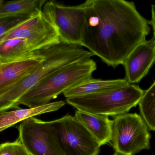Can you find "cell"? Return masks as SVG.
<instances>
[{
    "mask_svg": "<svg viewBox=\"0 0 155 155\" xmlns=\"http://www.w3.org/2000/svg\"><path fill=\"white\" fill-rule=\"evenodd\" d=\"M81 46L108 66L124 65L137 46L150 33L149 22L134 2L87 0Z\"/></svg>",
    "mask_w": 155,
    "mask_h": 155,
    "instance_id": "cell-1",
    "label": "cell"
},
{
    "mask_svg": "<svg viewBox=\"0 0 155 155\" xmlns=\"http://www.w3.org/2000/svg\"><path fill=\"white\" fill-rule=\"evenodd\" d=\"M96 62L91 58L66 66L42 80L28 91L17 103L33 108L47 104L68 89L93 78L97 69Z\"/></svg>",
    "mask_w": 155,
    "mask_h": 155,
    "instance_id": "cell-2",
    "label": "cell"
},
{
    "mask_svg": "<svg viewBox=\"0 0 155 155\" xmlns=\"http://www.w3.org/2000/svg\"><path fill=\"white\" fill-rule=\"evenodd\" d=\"M144 92L139 86L130 84L107 93L67 98L66 101L78 111L114 118L136 107Z\"/></svg>",
    "mask_w": 155,
    "mask_h": 155,
    "instance_id": "cell-3",
    "label": "cell"
},
{
    "mask_svg": "<svg viewBox=\"0 0 155 155\" xmlns=\"http://www.w3.org/2000/svg\"><path fill=\"white\" fill-rule=\"evenodd\" d=\"M114 118L112 142L115 153L135 155L150 149L151 134L141 116L127 113Z\"/></svg>",
    "mask_w": 155,
    "mask_h": 155,
    "instance_id": "cell-4",
    "label": "cell"
},
{
    "mask_svg": "<svg viewBox=\"0 0 155 155\" xmlns=\"http://www.w3.org/2000/svg\"><path fill=\"white\" fill-rule=\"evenodd\" d=\"M51 122L64 155L99 154L101 146L74 116L67 114Z\"/></svg>",
    "mask_w": 155,
    "mask_h": 155,
    "instance_id": "cell-5",
    "label": "cell"
},
{
    "mask_svg": "<svg viewBox=\"0 0 155 155\" xmlns=\"http://www.w3.org/2000/svg\"><path fill=\"white\" fill-rule=\"evenodd\" d=\"M42 12L58 31L61 40L81 45L85 18L84 3L66 5L47 1Z\"/></svg>",
    "mask_w": 155,
    "mask_h": 155,
    "instance_id": "cell-6",
    "label": "cell"
},
{
    "mask_svg": "<svg viewBox=\"0 0 155 155\" xmlns=\"http://www.w3.org/2000/svg\"><path fill=\"white\" fill-rule=\"evenodd\" d=\"M19 139L30 155H65L50 122L34 117L21 122Z\"/></svg>",
    "mask_w": 155,
    "mask_h": 155,
    "instance_id": "cell-7",
    "label": "cell"
},
{
    "mask_svg": "<svg viewBox=\"0 0 155 155\" xmlns=\"http://www.w3.org/2000/svg\"><path fill=\"white\" fill-rule=\"evenodd\" d=\"M15 37L25 39L35 52L60 42L58 31L42 11L31 16L10 31L2 41Z\"/></svg>",
    "mask_w": 155,
    "mask_h": 155,
    "instance_id": "cell-8",
    "label": "cell"
},
{
    "mask_svg": "<svg viewBox=\"0 0 155 155\" xmlns=\"http://www.w3.org/2000/svg\"><path fill=\"white\" fill-rule=\"evenodd\" d=\"M155 63V40L153 37L139 44L124 63V79L130 84L138 83L149 72Z\"/></svg>",
    "mask_w": 155,
    "mask_h": 155,
    "instance_id": "cell-9",
    "label": "cell"
},
{
    "mask_svg": "<svg viewBox=\"0 0 155 155\" xmlns=\"http://www.w3.org/2000/svg\"><path fill=\"white\" fill-rule=\"evenodd\" d=\"M44 56L37 54L21 60L0 64V96L22 81L39 66Z\"/></svg>",
    "mask_w": 155,
    "mask_h": 155,
    "instance_id": "cell-10",
    "label": "cell"
},
{
    "mask_svg": "<svg viewBox=\"0 0 155 155\" xmlns=\"http://www.w3.org/2000/svg\"><path fill=\"white\" fill-rule=\"evenodd\" d=\"M74 117L87 128L101 146L112 141L113 120H110L108 116L77 110Z\"/></svg>",
    "mask_w": 155,
    "mask_h": 155,
    "instance_id": "cell-11",
    "label": "cell"
},
{
    "mask_svg": "<svg viewBox=\"0 0 155 155\" xmlns=\"http://www.w3.org/2000/svg\"><path fill=\"white\" fill-rule=\"evenodd\" d=\"M65 104L64 101H58L33 108H20L13 111L2 112L0 113V133L28 118L57 111Z\"/></svg>",
    "mask_w": 155,
    "mask_h": 155,
    "instance_id": "cell-12",
    "label": "cell"
},
{
    "mask_svg": "<svg viewBox=\"0 0 155 155\" xmlns=\"http://www.w3.org/2000/svg\"><path fill=\"white\" fill-rule=\"evenodd\" d=\"M124 79L104 80L92 78L82 83L68 89L63 93L66 98L93 94L111 92L129 85Z\"/></svg>",
    "mask_w": 155,
    "mask_h": 155,
    "instance_id": "cell-13",
    "label": "cell"
},
{
    "mask_svg": "<svg viewBox=\"0 0 155 155\" xmlns=\"http://www.w3.org/2000/svg\"><path fill=\"white\" fill-rule=\"evenodd\" d=\"M30 47L25 39L15 37L0 43V60L8 62L31 57L37 54Z\"/></svg>",
    "mask_w": 155,
    "mask_h": 155,
    "instance_id": "cell-14",
    "label": "cell"
},
{
    "mask_svg": "<svg viewBox=\"0 0 155 155\" xmlns=\"http://www.w3.org/2000/svg\"><path fill=\"white\" fill-rule=\"evenodd\" d=\"M46 0H17L5 2L0 7V17H31L42 11Z\"/></svg>",
    "mask_w": 155,
    "mask_h": 155,
    "instance_id": "cell-15",
    "label": "cell"
},
{
    "mask_svg": "<svg viewBox=\"0 0 155 155\" xmlns=\"http://www.w3.org/2000/svg\"><path fill=\"white\" fill-rule=\"evenodd\" d=\"M138 105L140 116L149 130L155 131V81L145 91Z\"/></svg>",
    "mask_w": 155,
    "mask_h": 155,
    "instance_id": "cell-16",
    "label": "cell"
},
{
    "mask_svg": "<svg viewBox=\"0 0 155 155\" xmlns=\"http://www.w3.org/2000/svg\"><path fill=\"white\" fill-rule=\"evenodd\" d=\"M29 17L26 16L0 17V43L10 31Z\"/></svg>",
    "mask_w": 155,
    "mask_h": 155,
    "instance_id": "cell-17",
    "label": "cell"
},
{
    "mask_svg": "<svg viewBox=\"0 0 155 155\" xmlns=\"http://www.w3.org/2000/svg\"><path fill=\"white\" fill-rule=\"evenodd\" d=\"M0 155H30L21 143L17 139L15 142L0 144Z\"/></svg>",
    "mask_w": 155,
    "mask_h": 155,
    "instance_id": "cell-18",
    "label": "cell"
},
{
    "mask_svg": "<svg viewBox=\"0 0 155 155\" xmlns=\"http://www.w3.org/2000/svg\"><path fill=\"white\" fill-rule=\"evenodd\" d=\"M149 24L152 25L153 31V38L155 40V5H152V19L149 21Z\"/></svg>",
    "mask_w": 155,
    "mask_h": 155,
    "instance_id": "cell-19",
    "label": "cell"
},
{
    "mask_svg": "<svg viewBox=\"0 0 155 155\" xmlns=\"http://www.w3.org/2000/svg\"><path fill=\"white\" fill-rule=\"evenodd\" d=\"M5 1H3V0H0V7L4 4V3H5Z\"/></svg>",
    "mask_w": 155,
    "mask_h": 155,
    "instance_id": "cell-20",
    "label": "cell"
},
{
    "mask_svg": "<svg viewBox=\"0 0 155 155\" xmlns=\"http://www.w3.org/2000/svg\"><path fill=\"white\" fill-rule=\"evenodd\" d=\"M113 155H122L121 154H119L117 153H114V154Z\"/></svg>",
    "mask_w": 155,
    "mask_h": 155,
    "instance_id": "cell-21",
    "label": "cell"
},
{
    "mask_svg": "<svg viewBox=\"0 0 155 155\" xmlns=\"http://www.w3.org/2000/svg\"><path fill=\"white\" fill-rule=\"evenodd\" d=\"M1 63H2V62H1V60H0V64H1Z\"/></svg>",
    "mask_w": 155,
    "mask_h": 155,
    "instance_id": "cell-22",
    "label": "cell"
}]
</instances>
